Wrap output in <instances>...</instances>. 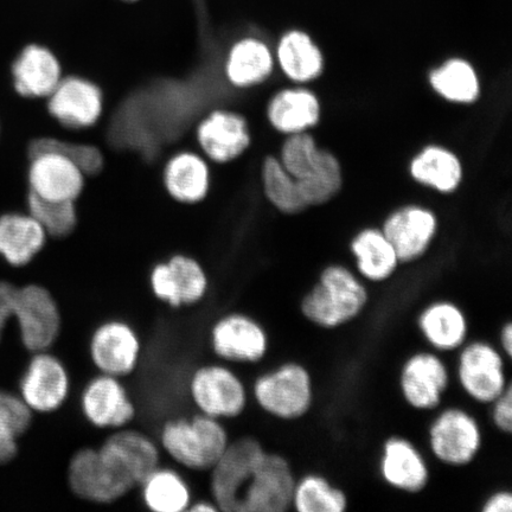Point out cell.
I'll list each match as a JSON object with an SVG mask.
<instances>
[{
  "label": "cell",
  "mask_w": 512,
  "mask_h": 512,
  "mask_svg": "<svg viewBox=\"0 0 512 512\" xmlns=\"http://www.w3.org/2000/svg\"><path fill=\"white\" fill-rule=\"evenodd\" d=\"M124 2H136V0H124Z\"/></svg>",
  "instance_id": "bcb514c9"
},
{
  "label": "cell",
  "mask_w": 512,
  "mask_h": 512,
  "mask_svg": "<svg viewBox=\"0 0 512 512\" xmlns=\"http://www.w3.org/2000/svg\"><path fill=\"white\" fill-rule=\"evenodd\" d=\"M498 348L501 349L504 356L508 358L509 361H511L512 357V324L510 320H507L502 325L501 330L498 332Z\"/></svg>",
  "instance_id": "ee69618b"
},
{
  "label": "cell",
  "mask_w": 512,
  "mask_h": 512,
  "mask_svg": "<svg viewBox=\"0 0 512 512\" xmlns=\"http://www.w3.org/2000/svg\"><path fill=\"white\" fill-rule=\"evenodd\" d=\"M322 107L317 95L306 88H287L274 94L267 107V118L280 133L307 132L320 120Z\"/></svg>",
  "instance_id": "83f0119b"
},
{
  "label": "cell",
  "mask_w": 512,
  "mask_h": 512,
  "mask_svg": "<svg viewBox=\"0 0 512 512\" xmlns=\"http://www.w3.org/2000/svg\"><path fill=\"white\" fill-rule=\"evenodd\" d=\"M145 507L155 512L188 511L192 492L187 479L171 467L158 466L138 486Z\"/></svg>",
  "instance_id": "1f68e13d"
},
{
  "label": "cell",
  "mask_w": 512,
  "mask_h": 512,
  "mask_svg": "<svg viewBox=\"0 0 512 512\" xmlns=\"http://www.w3.org/2000/svg\"><path fill=\"white\" fill-rule=\"evenodd\" d=\"M379 472L390 489L407 495L424 492L432 476L425 453L412 439L402 435H392L383 441Z\"/></svg>",
  "instance_id": "ac0fdd59"
},
{
  "label": "cell",
  "mask_w": 512,
  "mask_h": 512,
  "mask_svg": "<svg viewBox=\"0 0 512 512\" xmlns=\"http://www.w3.org/2000/svg\"><path fill=\"white\" fill-rule=\"evenodd\" d=\"M350 498L322 473L310 472L297 477L294 485L292 510L297 512H345Z\"/></svg>",
  "instance_id": "836d02e7"
},
{
  "label": "cell",
  "mask_w": 512,
  "mask_h": 512,
  "mask_svg": "<svg viewBox=\"0 0 512 512\" xmlns=\"http://www.w3.org/2000/svg\"><path fill=\"white\" fill-rule=\"evenodd\" d=\"M489 411L492 426L499 433L510 435L512 432V386L491 403Z\"/></svg>",
  "instance_id": "ab89813d"
},
{
  "label": "cell",
  "mask_w": 512,
  "mask_h": 512,
  "mask_svg": "<svg viewBox=\"0 0 512 512\" xmlns=\"http://www.w3.org/2000/svg\"><path fill=\"white\" fill-rule=\"evenodd\" d=\"M482 512H511L512 492L509 489H498L484 499Z\"/></svg>",
  "instance_id": "b9f144b4"
},
{
  "label": "cell",
  "mask_w": 512,
  "mask_h": 512,
  "mask_svg": "<svg viewBox=\"0 0 512 512\" xmlns=\"http://www.w3.org/2000/svg\"><path fill=\"white\" fill-rule=\"evenodd\" d=\"M454 355L453 381L477 406L489 407L512 386L510 361L496 343L470 338Z\"/></svg>",
  "instance_id": "5b68a950"
},
{
  "label": "cell",
  "mask_w": 512,
  "mask_h": 512,
  "mask_svg": "<svg viewBox=\"0 0 512 512\" xmlns=\"http://www.w3.org/2000/svg\"><path fill=\"white\" fill-rule=\"evenodd\" d=\"M224 69L230 85L238 88L253 87L270 78L274 69V56L271 48L260 38H241L230 48Z\"/></svg>",
  "instance_id": "f1b7e54d"
},
{
  "label": "cell",
  "mask_w": 512,
  "mask_h": 512,
  "mask_svg": "<svg viewBox=\"0 0 512 512\" xmlns=\"http://www.w3.org/2000/svg\"><path fill=\"white\" fill-rule=\"evenodd\" d=\"M297 475L283 454L268 451L256 467L241 498L240 512L292 510Z\"/></svg>",
  "instance_id": "5bb4252c"
},
{
  "label": "cell",
  "mask_w": 512,
  "mask_h": 512,
  "mask_svg": "<svg viewBox=\"0 0 512 512\" xmlns=\"http://www.w3.org/2000/svg\"><path fill=\"white\" fill-rule=\"evenodd\" d=\"M356 273L367 284L387 283L399 270L401 262L382 229L367 228L351 241Z\"/></svg>",
  "instance_id": "484cf974"
},
{
  "label": "cell",
  "mask_w": 512,
  "mask_h": 512,
  "mask_svg": "<svg viewBox=\"0 0 512 512\" xmlns=\"http://www.w3.org/2000/svg\"><path fill=\"white\" fill-rule=\"evenodd\" d=\"M18 435L10 428L0 424V464L8 463L16 457L18 451Z\"/></svg>",
  "instance_id": "7bdbcfd3"
},
{
  "label": "cell",
  "mask_w": 512,
  "mask_h": 512,
  "mask_svg": "<svg viewBox=\"0 0 512 512\" xmlns=\"http://www.w3.org/2000/svg\"><path fill=\"white\" fill-rule=\"evenodd\" d=\"M267 448L254 437L230 440L210 473L211 501L222 512H240L241 498Z\"/></svg>",
  "instance_id": "9c48e42d"
},
{
  "label": "cell",
  "mask_w": 512,
  "mask_h": 512,
  "mask_svg": "<svg viewBox=\"0 0 512 512\" xmlns=\"http://www.w3.org/2000/svg\"><path fill=\"white\" fill-rule=\"evenodd\" d=\"M249 392L262 412L281 421L304 419L316 402L315 377L299 361L283 362L260 374Z\"/></svg>",
  "instance_id": "277c9868"
},
{
  "label": "cell",
  "mask_w": 512,
  "mask_h": 512,
  "mask_svg": "<svg viewBox=\"0 0 512 512\" xmlns=\"http://www.w3.org/2000/svg\"><path fill=\"white\" fill-rule=\"evenodd\" d=\"M382 232L392 243L401 264H412L430 249L438 232V220L431 210L408 206L388 216Z\"/></svg>",
  "instance_id": "7402d4cb"
},
{
  "label": "cell",
  "mask_w": 512,
  "mask_h": 512,
  "mask_svg": "<svg viewBox=\"0 0 512 512\" xmlns=\"http://www.w3.org/2000/svg\"><path fill=\"white\" fill-rule=\"evenodd\" d=\"M280 162L296 179L307 207L322 206L342 188L341 164L334 153L319 149L310 133L290 134L281 149Z\"/></svg>",
  "instance_id": "3957f363"
},
{
  "label": "cell",
  "mask_w": 512,
  "mask_h": 512,
  "mask_svg": "<svg viewBox=\"0 0 512 512\" xmlns=\"http://www.w3.org/2000/svg\"><path fill=\"white\" fill-rule=\"evenodd\" d=\"M17 287L0 281V339H2L6 324L14 318V305Z\"/></svg>",
  "instance_id": "60d3db41"
},
{
  "label": "cell",
  "mask_w": 512,
  "mask_h": 512,
  "mask_svg": "<svg viewBox=\"0 0 512 512\" xmlns=\"http://www.w3.org/2000/svg\"><path fill=\"white\" fill-rule=\"evenodd\" d=\"M210 348L224 363L258 364L270 352L271 339L258 319L230 312L211 325Z\"/></svg>",
  "instance_id": "8fae6325"
},
{
  "label": "cell",
  "mask_w": 512,
  "mask_h": 512,
  "mask_svg": "<svg viewBox=\"0 0 512 512\" xmlns=\"http://www.w3.org/2000/svg\"><path fill=\"white\" fill-rule=\"evenodd\" d=\"M409 170L416 182L443 194L456 191L463 181V165L459 158L438 145L425 147L412 160Z\"/></svg>",
  "instance_id": "d6a6232c"
},
{
  "label": "cell",
  "mask_w": 512,
  "mask_h": 512,
  "mask_svg": "<svg viewBox=\"0 0 512 512\" xmlns=\"http://www.w3.org/2000/svg\"><path fill=\"white\" fill-rule=\"evenodd\" d=\"M19 383L21 398L31 412L49 414L69 399L72 380L61 360L49 350L34 352Z\"/></svg>",
  "instance_id": "9a60e30c"
},
{
  "label": "cell",
  "mask_w": 512,
  "mask_h": 512,
  "mask_svg": "<svg viewBox=\"0 0 512 512\" xmlns=\"http://www.w3.org/2000/svg\"><path fill=\"white\" fill-rule=\"evenodd\" d=\"M189 512H215L219 511L216 504L211 499H201V501H192L188 509Z\"/></svg>",
  "instance_id": "f6af8a7d"
},
{
  "label": "cell",
  "mask_w": 512,
  "mask_h": 512,
  "mask_svg": "<svg viewBox=\"0 0 512 512\" xmlns=\"http://www.w3.org/2000/svg\"><path fill=\"white\" fill-rule=\"evenodd\" d=\"M428 452L441 465L459 469L475 463L484 446L479 419L458 405H443L427 426Z\"/></svg>",
  "instance_id": "8992f818"
},
{
  "label": "cell",
  "mask_w": 512,
  "mask_h": 512,
  "mask_svg": "<svg viewBox=\"0 0 512 512\" xmlns=\"http://www.w3.org/2000/svg\"><path fill=\"white\" fill-rule=\"evenodd\" d=\"M277 60L287 78L296 83H309L323 74L322 50L304 31L291 30L280 38Z\"/></svg>",
  "instance_id": "4dcf8cb0"
},
{
  "label": "cell",
  "mask_w": 512,
  "mask_h": 512,
  "mask_svg": "<svg viewBox=\"0 0 512 512\" xmlns=\"http://www.w3.org/2000/svg\"><path fill=\"white\" fill-rule=\"evenodd\" d=\"M85 175L63 153L49 151L30 158V194L47 201H72L85 187Z\"/></svg>",
  "instance_id": "44dd1931"
},
{
  "label": "cell",
  "mask_w": 512,
  "mask_h": 512,
  "mask_svg": "<svg viewBox=\"0 0 512 512\" xmlns=\"http://www.w3.org/2000/svg\"><path fill=\"white\" fill-rule=\"evenodd\" d=\"M143 344L130 323L110 319L96 326L89 339V357L98 373L123 380L137 370Z\"/></svg>",
  "instance_id": "4fadbf2b"
},
{
  "label": "cell",
  "mask_w": 512,
  "mask_h": 512,
  "mask_svg": "<svg viewBox=\"0 0 512 512\" xmlns=\"http://www.w3.org/2000/svg\"><path fill=\"white\" fill-rule=\"evenodd\" d=\"M80 407L85 419L100 430L117 431L136 419L137 408L123 380L98 374L82 389Z\"/></svg>",
  "instance_id": "e0dca14e"
},
{
  "label": "cell",
  "mask_w": 512,
  "mask_h": 512,
  "mask_svg": "<svg viewBox=\"0 0 512 512\" xmlns=\"http://www.w3.org/2000/svg\"><path fill=\"white\" fill-rule=\"evenodd\" d=\"M14 318L22 343L31 352L50 350L61 335L60 306L53 293L44 286L17 287Z\"/></svg>",
  "instance_id": "30bf717a"
},
{
  "label": "cell",
  "mask_w": 512,
  "mask_h": 512,
  "mask_svg": "<svg viewBox=\"0 0 512 512\" xmlns=\"http://www.w3.org/2000/svg\"><path fill=\"white\" fill-rule=\"evenodd\" d=\"M67 482L73 494L88 503L112 504L134 489L98 447H83L69 460Z\"/></svg>",
  "instance_id": "7c38bea8"
},
{
  "label": "cell",
  "mask_w": 512,
  "mask_h": 512,
  "mask_svg": "<svg viewBox=\"0 0 512 512\" xmlns=\"http://www.w3.org/2000/svg\"><path fill=\"white\" fill-rule=\"evenodd\" d=\"M49 151L63 153L78 166L85 176L98 175L104 168V156L98 147L88 144H70L64 140L50 137L32 140L28 149L29 158Z\"/></svg>",
  "instance_id": "74e56055"
},
{
  "label": "cell",
  "mask_w": 512,
  "mask_h": 512,
  "mask_svg": "<svg viewBox=\"0 0 512 512\" xmlns=\"http://www.w3.org/2000/svg\"><path fill=\"white\" fill-rule=\"evenodd\" d=\"M104 107V96L95 83L76 78L62 79L48 96V111L60 124L72 128L93 126Z\"/></svg>",
  "instance_id": "603a6c76"
},
{
  "label": "cell",
  "mask_w": 512,
  "mask_h": 512,
  "mask_svg": "<svg viewBox=\"0 0 512 512\" xmlns=\"http://www.w3.org/2000/svg\"><path fill=\"white\" fill-rule=\"evenodd\" d=\"M11 75L18 95L42 99L48 98L59 85L62 69L53 51L41 44H29L12 63Z\"/></svg>",
  "instance_id": "d4e9b609"
},
{
  "label": "cell",
  "mask_w": 512,
  "mask_h": 512,
  "mask_svg": "<svg viewBox=\"0 0 512 512\" xmlns=\"http://www.w3.org/2000/svg\"><path fill=\"white\" fill-rule=\"evenodd\" d=\"M452 382V369L445 356L431 349L412 352L399 369L401 399L419 413H432L445 405Z\"/></svg>",
  "instance_id": "ba28073f"
},
{
  "label": "cell",
  "mask_w": 512,
  "mask_h": 512,
  "mask_svg": "<svg viewBox=\"0 0 512 512\" xmlns=\"http://www.w3.org/2000/svg\"><path fill=\"white\" fill-rule=\"evenodd\" d=\"M166 190L182 203H197L207 196L210 185L209 166L194 152H179L164 169Z\"/></svg>",
  "instance_id": "f546056e"
},
{
  "label": "cell",
  "mask_w": 512,
  "mask_h": 512,
  "mask_svg": "<svg viewBox=\"0 0 512 512\" xmlns=\"http://www.w3.org/2000/svg\"><path fill=\"white\" fill-rule=\"evenodd\" d=\"M150 285L160 302L172 309H182L200 304L207 297L209 278L196 259L176 254L152 268Z\"/></svg>",
  "instance_id": "2e32d148"
},
{
  "label": "cell",
  "mask_w": 512,
  "mask_h": 512,
  "mask_svg": "<svg viewBox=\"0 0 512 512\" xmlns=\"http://www.w3.org/2000/svg\"><path fill=\"white\" fill-rule=\"evenodd\" d=\"M416 326L427 349L444 356L456 354L471 334L467 313L451 299H435L422 307Z\"/></svg>",
  "instance_id": "ffe728a7"
},
{
  "label": "cell",
  "mask_w": 512,
  "mask_h": 512,
  "mask_svg": "<svg viewBox=\"0 0 512 512\" xmlns=\"http://www.w3.org/2000/svg\"><path fill=\"white\" fill-rule=\"evenodd\" d=\"M31 421V409L25 405L21 396L0 390V424L21 437L29 430Z\"/></svg>",
  "instance_id": "f35d334b"
},
{
  "label": "cell",
  "mask_w": 512,
  "mask_h": 512,
  "mask_svg": "<svg viewBox=\"0 0 512 512\" xmlns=\"http://www.w3.org/2000/svg\"><path fill=\"white\" fill-rule=\"evenodd\" d=\"M223 421L197 413L164 422L158 444L162 453L189 471L209 472L230 443Z\"/></svg>",
  "instance_id": "7a4b0ae2"
},
{
  "label": "cell",
  "mask_w": 512,
  "mask_h": 512,
  "mask_svg": "<svg viewBox=\"0 0 512 512\" xmlns=\"http://www.w3.org/2000/svg\"><path fill=\"white\" fill-rule=\"evenodd\" d=\"M261 177L267 200L281 213L293 215L307 209L296 179L288 174L280 159L267 157L262 164Z\"/></svg>",
  "instance_id": "d590c367"
},
{
  "label": "cell",
  "mask_w": 512,
  "mask_h": 512,
  "mask_svg": "<svg viewBox=\"0 0 512 512\" xmlns=\"http://www.w3.org/2000/svg\"><path fill=\"white\" fill-rule=\"evenodd\" d=\"M371 294L366 281L344 265H329L304 294L299 309L307 323L336 331L356 322L367 311Z\"/></svg>",
  "instance_id": "6da1fadb"
},
{
  "label": "cell",
  "mask_w": 512,
  "mask_h": 512,
  "mask_svg": "<svg viewBox=\"0 0 512 512\" xmlns=\"http://www.w3.org/2000/svg\"><path fill=\"white\" fill-rule=\"evenodd\" d=\"M187 389L198 413L221 421L238 419L251 398L246 382L224 362L197 367L189 376Z\"/></svg>",
  "instance_id": "52a82bcc"
},
{
  "label": "cell",
  "mask_w": 512,
  "mask_h": 512,
  "mask_svg": "<svg viewBox=\"0 0 512 512\" xmlns=\"http://www.w3.org/2000/svg\"><path fill=\"white\" fill-rule=\"evenodd\" d=\"M198 144L204 155L216 163L238 158L251 144V132L240 114L217 110L211 112L197 127Z\"/></svg>",
  "instance_id": "cb8c5ba5"
},
{
  "label": "cell",
  "mask_w": 512,
  "mask_h": 512,
  "mask_svg": "<svg viewBox=\"0 0 512 512\" xmlns=\"http://www.w3.org/2000/svg\"><path fill=\"white\" fill-rule=\"evenodd\" d=\"M98 448L133 489H138L162 458L157 441L130 426L114 431Z\"/></svg>",
  "instance_id": "d6986e66"
},
{
  "label": "cell",
  "mask_w": 512,
  "mask_h": 512,
  "mask_svg": "<svg viewBox=\"0 0 512 512\" xmlns=\"http://www.w3.org/2000/svg\"><path fill=\"white\" fill-rule=\"evenodd\" d=\"M430 83L441 98L454 104H473L480 95L476 69L463 59H451L435 68Z\"/></svg>",
  "instance_id": "e575fe53"
},
{
  "label": "cell",
  "mask_w": 512,
  "mask_h": 512,
  "mask_svg": "<svg viewBox=\"0 0 512 512\" xmlns=\"http://www.w3.org/2000/svg\"><path fill=\"white\" fill-rule=\"evenodd\" d=\"M48 235L29 213L0 215V256L15 267L30 264L46 246Z\"/></svg>",
  "instance_id": "4316f807"
},
{
  "label": "cell",
  "mask_w": 512,
  "mask_h": 512,
  "mask_svg": "<svg viewBox=\"0 0 512 512\" xmlns=\"http://www.w3.org/2000/svg\"><path fill=\"white\" fill-rule=\"evenodd\" d=\"M28 209L29 214L35 217L51 238H67L78 224V215L72 201L42 200L29 192Z\"/></svg>",
  "instance_id": "8d00e7d4"
}]
</instances>
